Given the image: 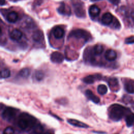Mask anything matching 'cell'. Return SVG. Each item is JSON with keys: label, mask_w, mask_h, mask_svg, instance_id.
<instances>
[{"label": "cell", "mask_w": 134, "mask_h": 134, "mask_svg": "<svg viewBox=\"0 0 134 134\" xmlns=\"http://www.w3.org/2000/svg\"><path fill=\"white\" fill-rule=\"evenodd\" d=\"M44 76V73L42 71L38 70V71H36L35 73V77L36 80L38 81H40L42 80H43Z\"/></svg>", "instance_id": "cell-25"}, {"label": "cell", "mask_w": 134, "mask_h": 134, "mask_svg": "<svg viewBox=\"0 0 134 134\" xmlns=\"http://www.w3.org/2000/svg\"><path fill=\"white\" fill-rule=\"evenodd\" d=\"M30 73V70L28 68H24L18 73V75L23 78H27Z\"/></svg>", "instance_id": "cell-21"}, {"label": "cell", "mask_w": 134, "mask_h": 134, "mask_svg": "<svg viewBox=\"0 0 134 134\" xmlns=\"http://www.w3.org/2000/svg\"><path fill=\"white\" fill-rule=\"evenodd\" d=\"M22 32L18 29H15L13 30L9 34V37L10 39L15 41H17L20 39L22 37Z\"/></svg>", "instance_id": "cell-13"}, {"label": "cell", "mask_w": 134, "mask_h": 134, "mask_svg": "<svg viewBox=\"0 0 134 134\" xmlns=\"http://www.w3.org/2000/svg\"><path fill=\"white\" fill-rule=\"evenodd\" d=\"M37 122V119L35 117L28 113H23L19 115L17 124L21 130L28 131L34 129Z\"/></svg>", "instance_id": "cell-1"}, {"label": "cell", "mask_w": 134, "mask_h": 134, "mask_svg": "<svg viewBox=\"0 0 134 134\" xmlns=\"http://www.w3.org/2000/svg\"><path fill=\"white\" fill-rule=\"evenodd\" d=\"M108 85L110 89L113 91H116L118 88V80L116 78H110L108 80Z\"/></svg>", "instance_id": "cell-18"}, {"label": "cell", "mask_w": 134, "mask_h": 134, "mask_svg": "<svg viewBox=\"0 0 134 134\" xmlns=\"http://www.w3.org/2000/svg\"><path fill=\"white\" fill-rule=\"evenodd\" d=\"M105 59L109 61H112L115 60L117 58L116 52L113 49H108L106 51L105 53Z\"/></svg>", "instance_id": "cell-12"}, {"label": "cell", "mask_w": 134, "mask_h": 134, "mask_svg": "<svg viewBox=\"0 0 134 134\" xmlns=\"http://www.w3.org/2000/svg\"><path fill=\"white\" fill-rule=\"evenodd\" d=\"M100 79V75L99 74L89 75L84 77L83 79V81L85 83L91 84L94 83L96 80H99Z\"/></svg>", "instance_id": "cell-10"}, {"label": "cell", "mask_w": 134, "mask_h": 134, "mask_svg": "<svg viewBox=\"0 0 134 134\" xmlns=\"http://www.w3.org/2000/svg\"><path fill=\"white\" fill-rule=\"evenodd\" d=\"M67 121L69 124L75 127H77L79 128H87L89 127L88 125H87V124L76 119H68L67 120Z\"/></svg>", "instance_id": "cell-9"}, {"label": "cell", "mask_w": 134, "mask_h": 134, "mask_svg": "<svg viewBox=\"0 0 134 134\" xmlns=\"http://www.w3.org/2000/svg\"><path fill=\"white\" fill-rule=\"evenodd\" d=\"M126 123L128 127L131 126L134 124V114L133 113L129 114L125 118Z\"/></svg>", "instance_id": "cell-19"}, {"label": "cell", "mask_w": 134, "mask_h": 134, "mask_svg": "<svg viewBox=\"0 0 134 134\" xmlns=\"http://www.w3.org/2000/svg\"><path fill=\"white\" fill-rule=\"evenodd\" d=\"M125 90L129 93H134V85L131 82H126L124 84Z\"/></svg>", "instance_id": "cell-20"}, {"label": "cell", "mask_w": 134, "mask_h": 134, "mask_svg": "<svg viewBox=\"0 0 134 134\" xmlns=\"http://www.w3.org/2000/svg\"><path fill=\"white\" fill-rule=\"evenodd\" d=\"M72 6L76 16L79 18L85 17V10L83 4L82 2L78 0H72Z\"/></svg>", "instance_id": "cell-4"}, {"label": "cell", "mask_w": 134, "mask_h": 134, "mask_svg": "<svg viewBox=\"0 0 134 134\" xmlns=\"http://www.w3.org/2000/svg\"><path fill=\"white\" fill-rule=\"evenodd\" d=\"M43 38V34L41 30L35 31L32 35V38L35 42H40Z\"/></svg>", "instance_id": "cell-17"}, {"label": "cell", "mask_w": 134, "mask_h": 134, "mask_svg": "<svg viewBox=\"0 0 134 134\" xmlns=\"http://www.w3.org/2000/svg\"><path fill=\"white\" fill-rule=\"evenodd\" d=\"M93 51L95 55H99L103 51V47L101 44H96L93 48Z\"/></svg>", "instance_id": "cell-23"}, {"label": "cell", "mask_w": 134, "mask_h": 134, "mask_svg": "<svg viewBox=\"0 0 134 134\" xmlns=\"http://www.w3.org/2000/svg\"><path fill=\"white\" fill-rule=\"evenodd\" d=\"M44 134H53L52 133H51V132H49V131H48V132H47L46 133H45Z\"/></svg>", "instance_id": "cell-31"}, {"label": "cell", "mask_w": 134, "mask_h": 134, "mask_svg": "<svg viewBox=\"0 0 134 134\" xmlns=\"http://www.w3.org/2000/svg\"><path fill=\"white\" fill-rule=\"evenodd\" d=\"M113 20V16L110 13H105L101 19L102 23L105 25H108L111 23Z\"/></svg>", "instance_id": "cell-11"}, {"label": "cell", "mask_w": 134, "mask_h": 134, "mask_svg": "<svg viewBox=\"0 0 134 134\" xmlns=\"http://www.w3.org/2000/svg\"><path fill=\"white\" fill-rule=\"evenodd\" d=\"M15 130L12 127H7L3 130V134H14Z\"/></svg>", "instance_id": "cell-27"}, {"label": "cell", "mask_w": 134, "mask_h": 134, "mask_svg": "<svg viewBox=\"0 0 134 134\" xmlns=\"http://www.w3.org/2000/svg\"><path fill=\"white\" fill-rule=\"evenodd\" d=\"M1 6H2L5 4V0H0Z\"/></svg>", "instance_id": "cell-30"}, {"label": "cell", "mask_w": 134, "mask_h": 134, "mask_svg": "<svg viewBox=\"0 0 134 134\" xmlns=\"http://www.w3.org/2000/svg\"><path fill=\"white\" fill-rule=\"evenodd\" d=\"M10 75V71L8 69H4L1 71V79H6L9 77Z\"/></svg>", "instance_id": "cell-24"}, {"label": "cell", "mask_w": 134, "mask_h": 134, "mask_svg": "<svg viewBox=\"0 0 134 134\" xmlns=\"http://www.w3.org/2000/svg\"><path fill=\"white\" fill-rule=\"evenodd\" d=\"M125 43L127 44H131L134 43V36H132L127 38L125 39Z\"/></svg>", "instance_id": "cell-28"}, {"label": "cell", "mask_w": 134, "mask_h": 134, "mask_svg": "<svg viewBox=\"0 0 134 134\" xmlns=\"http://www.w3.org/2000/svg\"><path fill=\"white\" fill-rule=\"evenodd\" d=\"M69 37H74L75 38H83L86 41H88L91 38L90 34L83 29H76L72 30L69 35Z\"/></svg>", "instance_id": "cell-5"}, {"label": "cell", "mask_w": 134, "mask_h": 134, "mask_svg": "<svg viewBox=\"0 0 134 134\" xmlns=\"http://www.w3.org/2000/svg\"><path fill=\"white\" fill-rule=\"evenodd\" d=\"M33 129V132L34 134H41L43 131L42 126L40 124H37Z\"/></svg>", "instance_id": "cell-26"}, {"label": "cell", "mask_w": 134, "mask_h": 134, "mask_svg": "<svg viewBox=\"0 0 134 134\" xmlns=\"http://www.w3.org/2000/svg\"><path fill=\"white\" fill-rule=\"evenodd\" d=\"M92 2H96V1H100V0H91Z\"/></svg>", "instance_id": "cell-32"}, {"label": "cell", "mask_w": 134, "mask_h": 134, "mask_svg": "<svg viewBox=\"0 0 134 134\" xmlns=\"http://www.w3.org/2000/svg\"><path fill=\"white\" fill-rule=\"evenodd\" d=\"M58 12L59 14L63 15H70L71 14V9L70 7L66 5L64 3H62L59 7L57 9Z\"/></svg>", "instance_id": "cell-7"}, {"label": "cell", "mask_w": 134, "mask_h": 134, "mask_svg": "<svg viewBox=\"0 0 134 134\" xmlns=\"http://www.w3.org/2000/svg\"><path fill=\"white\" fill-rule=\"evenodd\" d=\"M126 108L119 104H113L108 108L109 118L115 121L120 120L124 116Z\"/></svg>", "instance_id": "cell-2"}, {"label": "cell", "mask_w": 134, "mask_h": 134, "mask_svg": "<svg viewBox=\"0 0 134 134\" xmlns=\"http://www.w3.org/2000/svg\"><path fill=\"white\" fill-rule=\"evenodd\" d=\"M100 12V8L95 5H93L91 6L88 9V13L91 17H95L99 14Z\"/></svg>", "instance_id": "cell-14"}, {"label": "cell", "mask_w": 134, "mask_h": 134, "mask_svg": "<svg viewBox=\"0 0 134 134\" xmlns=\"http://www.w3.org/2000/svg\"><path fill=\"white\" fill-rule=\"evenodd\" d=\"M51 61L55 63H62L64 60L63 55L59 52H53L50 55Z\"/></svg>", "instance_id": "cell-6"}, {"label": "cell", "mask_w": 134, "mask_h": 134, "mask_svg": "<svg viewBox=\"0 0 134 134\" xmlns=\"http://www.w3.org/2000/svg\"><path fill=\"white\" fill-rule=\"evenodd\" d=\"M107 87L104 84H100L97 86V92L100 95H104L107 92Z\"/></svg>", "instance_id": "cell-22"}, {"label": "cell", "mask_w": 134, "mask_h": 134, "mask_svg": "<svg viewBox=\"0 0 134 134\" xmlns=\"http://www.w3.org/2000/svg\"><path fill=\"white\" fill-rule=\"evenodd\" d=\"M85 95L88 99L92 101L95 104H98L100 101L99 98L95 95L90 90H86L85 92Z\"/></svg>", "instance_id": "cell-8"}, {"label": "cell", "mask_w": 134, "mask_h": 134, "mask_svg": "<svg viewBox=\"0 0 134 134\" xmlns=\"http://www.w3.org/2000/svg\"><path fill=\"white\" fill-rule=\"evenodd\" d=\"M19 111L17 108L12 107H7L3 110L2 113V117L7 122L12 121L15 119Z\"/></svg>", "instance_id": "cell-3"}, {"label": "cell", "mask_w": 134, "mask_h": 134, "mask_svg": "<svg viewBox=\"0 0 134 134\" xmlns=\"http://www.w3.org/2000/svg\"><path fill=\"white\" fill-rule=\"evenodd\" d=\"M53 34L55 38L60 39L64 36V31L61 27H57L54 28L53 31Z\"/></svg>", "instance_id": "cell-16"}, {"label": "cell", "mask_w": 134, "mask_h": 134, "mask_svg": "<svg viewBox=\"0 0 134 134\" xmlns=\"http://www.w3.org/2000/svg\"><path fill=\"white\" fill-rule=\"evenodd\" d=\"M110 3L114 5H117L120 2V0H108Z\"/></svg>", "instance_id": "cell-29"}, {"label": "cell", "mask_w": 134, "mask_h": 134, "mask_svg": "<svg viewBox=\"0 0 134 134\" xmlns=\"http://www.w3.org/2000/svg\"><path fill=\"white\" fill-rule=\"evenodd\" d=\"M18 14L15 11H12L9 12L7 15L6 19L10 23H14L17 21L18 19Z\"/></svg>", "instance_id": "cell-15"}, {"label": "cell", "mask_w": 134, "mask_h": 134, "mask_svg": "<svg viewBox=\"0 0 134 134\" xmlns=\"http://www.w3.org/2000/svg\"><path fill=\"white\" fill-rule=\"evenodd\" d=\"M10 1H13V2H15V1H17V0H10Z\"/></svg>", "instance_id": "cell-33"}]
</instances>
